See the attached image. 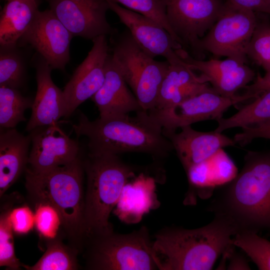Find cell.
<instances>
[{
	"label": "cell",
	"mask_w": 270,
	"mask_h": 270,
	"mask_svg": "<svg viewBox=\"0 0 270 270\" xmlns=\"http://www.w3.org/2000/svg\"><path fill=\"white\" fill-rule=\"evenodd\" d=\"M181 130H162L172 143L174 150L185 170L192 165L204 162L224 147L234 146V139L216 132H200L190 126L180 128Z\"/></svg>",
	"instance_id": "17"
},
{
	"label": "cell",
	"mask_w": 270,
	"mask_h": 270,
	"mask_svg": "<svg viewBox=\"0 0 270 270\" xmlns=\"http://www.w3.org/2000/svg\"><path fill=\"white\" fill-rule=\"evenodd\" d=\"M256 96L244 92L226 96L216 90L202 92L179 104L162 109L148 111L151 119L162 130L178 128L202 120H218L231 106Z\"/></svg>",
	"instance_id": "9"
},
{
	"label": "cell",
	"mask_w": 270,
	"mask_h": 270,
	"mask_svg": "<svg viewBox=\"0 0 270 270\" xmlns=\"http://www.w3.org/2000/svg\"><path fill=\"white\" fill-rule=\"evenodd\" d=\"M10 210L2 212L0 218V266L19 270L22 264L16 257L14 248V232L10 220Z\"/></svg>",
	"instance_id": "31"
},
{
	"label": "cell",
	"mask_w": 270,
	"mask_h": 270,
	"mask_svg": "<svg viewBox=\"0 0 270 270\" xmlns=\"http://www.w3.org/2000/svg\"><path fill=\"white\" fill-rule=\"evenodd\" d=\"M84 162L78 157L67 164L42 172L26 170V186L38 204L46 203L59 213L62 225L72 238H85Z\"/></svg>",
	"instance_id": "5"
},
{
	"label": "cell",
	"mask_w": 270,
	"mask_h": 270,
	"mask_svg": "<svg viewBox=\"0 0 270 270\" xmlns=\"http://www.w3.org/2000/svg\"><path fill=\"white\" fill-rule=\"evenodd\" d=\"M88 56L77 67L63 91L65 114L70 116L84 101L92 98L102 85L110 50L106 36L94 38Z\"/></svg>",
	"instance_id": "11"
},
{
	"label": "cell",
	"mask_w": 270,
	"mask_h": 270,
	"mask_svg": "<svg viewBox=\"0 0 270 270\" xmlns=\"http://www.w3.org/2000/svg\"><path fill=\"white\" fill-rule=\"evenodd\" d=\"M244 163L234 179L218 188L207 210L226 218L238 232L270 234V149L248 152Z\"/></svg>",
	"instance_id": "1"
},
{
	"label": "cell",
	"mask_w": 270,
	"mask_h": 270,
	"mask_svg": "<svg viewBox=\"0 0 270 270\" xmlns=\"http://www.w3.org/2000/svg\"><path fill=\"white\" fill-rule=\"evenodd\" d=\"M31 138L15 128L2 129L0 135V195L20 176L28 164Z\"/></svg>",
	"instance_id": "21"
},
{
	"label": "cell",
	"mask_w": 270,
	"mask_h": 270,
	"mask_svg": "<svg viewBox=\"0 0 270 270\" xmlns=\"http://www.w3.org/2000/svg\"><path fill=\"white\" fill-rule=\"evenodd\" d=\"M169 24L182 47L200 56V39L216 22L224 7L222 0H165Z\"/></svg>",
	"instance_id": "10"
},
{
	"label": "cell",
	"mask_w": 270,
	"mask_h": 270,
	"mask_svg": "<svg viewBox=\"0 0 270 270\" xmlns=\"http://www.w3.org/2000/svg\"><path fill=\"white\" fill-rule=\"evenodd\" d=\"M46 250L34 266L22 264L28 270H74L78 268L76 252L56 237L48 239Z\"/></svg>",
	"instance_id": "25"
},
{
	"label": "cell",
	"mask_w": 270,
	"mask_h": 270,
	"mask_svg": "<svg viewBox=\"0 0 270 270\" xmlns=\"http://www.w3.org/2000/svg\"><path fill=\"white\" fill-rule=\"evenodd\" d=\"M10 220L14 232L20 234L29 232L35 226L34 214L28 206L10 210Z\"/></svg>",
	"instance_id": "34"
},
{
	"label": "cell",
	"mask_w": 270,
	"mask_h": 270,
	"mask_svg": "<svg viewBox=\"0 0 270 270\" xmlns=\"http://www.w3.org/2000/svg\"><path fill=\"white\" fill-rule=\"evenodd\" d=\"M14 46H0V86L18 89L24 83L25 69L22 58Z\"/></svg>",
	"instance_id": "29"
},
{
	"label": "cell",
	"mask_w": 270,
	"mask_h": 270,
	"mask_svg": "<svg viewBox=\"0 0 270 270\" xmlns=\"http://www.w3.org/2000/svg\"><path fill=\"white\" fill-rule=\"evenodd\" d=\"M257 22L256 12L226 0L218 18L200 39L199 50L246 63V49Z\"/></svg>",
	"instance_id": "8"
},
{
	"label": "cell",
	"mask_w": 270,
	"mask_h": 270,
	"mask_svg": "<svg viewBox=\"0 0 270 270\" xmlns=\"http://www.w3.org/2000/svg\"><path fill=\"white\" fill-rule=\"evenodd\" d=\"M153 180L138 178L124 186L115 212L118 216L127 223L140 222L142 216L154 208L156 202Z\"/></svg>",
	"instance_id": "22"
},
{
	"label": "cell",
	"mask_w": 270,
	"mask_h": 270,
	"mask_svg": "<svg viewBox=\"0 0 270 270\" xmlns=\"http://www.w3.org/2000/svg\"><path fill=\"white\" fill-rule=\"evenodd\" d=\"M213 90L208 79L202 74H196L185 62L170 64L153 109L172 106L202 92Z\"/></svg>",
	"instance_id": "20"
},
{
	"label": "cell",
	"mask_w": 270,
	"mask_h": 270,
	"mask_svg": "<svg viewBox=\"0 0 270 270\" xmlns=\"http://www.w3.org/2000/svg\"><path fill=\"white\" fill-rule=\"evenodd\" d=\"M87 186L84 196V236L87 240L114 231L109 222L124 186L135 176L118 155L88 154L84 161Z\"/></svg>",
	"instance_id": "4"
},
{
	"label": "cell",
	"mask_w": 270,
	"mask_h": 270,
	"mask_svg": "<svg viewBox=\"0 0 270 270\" xmlns=\"http://www.w3.org/2000/svg\"><path fill=\"white\" fill-rule=\"evenodd\" d=\"M88 265L96 270H154L155 262L147 228L131 232H113L88 240Z\"/></svg>",
	"instance_id": "7"
},
{
	"label": "cell",
	"mask_w": 270,
	"mask_h": 270,
	"mask_svg": "<svg viewBox=\"0 0 270 270\" xmlns=\"http://www.w3.org/2000/svg\"><path fill=\"white\" fill-rule=\"evenodd\" d=\"M270 120V90L260 94L250 104L240 108L228 118L217 120L216 132H222L226 130L250 126Z\"/></svg>",
	"instance_id": "24"
},
{
	"label": "cell",
	"mask_w": 270,
	"mask_h": 270,
	"mask_svg": "<svg viewBox=\"0 0 270 270\" xmlns=\"http://www.w3.org/2000/svg\"><path fill=\"white\" fill-rule=\"evenodd\" d=\"M33 102L22 96L18 89L0 86V126L2 129L14 128L26 120L25 111Z\"/></svg>",
	"instance_id": "26"
},
{
	"label": "cell",
	"mask_w": 270,
	"mask_h": 270,
	"mask_svg": "<svg viewBox=\"0 0 270 270\" xmlns=\"http://www.w3.org/2000/svg\"><path fill=\"white\" fill-rule=\"evenodd\" d=\"M73 36L50 9L38 12L20 40L34 48L52 70H64L70 61Z\"/></svg>",
	"instance_id": "12"
},
{
	"label": "cell",
	"mask_w": 270,
	"mask_h": 270,
	"mask_svg": "<svg viewBox=\"0 0 270 270\" xmlns=\"http://www.w3.org/2000/svg\"><path fill=\"white\" fill-rule=\"evenodd\" d=\"M52 69L43 59L36 66L37 90L32 108L30 118L26 130L56 124L65 114L63 91L53 82L51 77Z\"/></svg>",
	"instance_id": "19"
},
{
	"label": "cell",
	"mask_w": 270,
	"mask_h": 270,
	"mask_svg": "<svg viewBox=\"0 0 270 270\" xmlns=\"http://www.w3.org/2000/svg\"><path fill=\"white\" fill-rule=\"evenodd\" d=\"M32 148L28 164L36 172H46L70 163L79 157L78 143L56 124L30 132Z\"/></svg>",
	"instance_id": "15"
},
{
	"label": "cell",
	"mask_w": 270,
	"mask_h": 270,
	"mask_svg": "<svg viewBox=\"0 0 270 270\" xmlns=\"http://www.w3.org/2000/svg\"><path fill=\"white\" fill-rule=\"evenodd\" d=\"M92 98L100 118L124 116L142 110L112 54L106 63L104 83Z\"/></svg>",
	"instance_id": "18"
},
{
	"label": "cell",
	"mask_w": 270,
	"mask_h": 270,
	"mask_svg": "<svg viewBox=\"0 0 270 270\" xmlns=\"http://www.w3.org/2000/svg\"><path fill=\"white\" fill-rule=\"evenodd\" d=\"M38 11L36 0H8L0 13V46H15L28 29Z\"/></svg>",
	"instance_id": "23"
},
{
	"label": "cell",
	"mask_w": 270,
	"mask_h": 270,
	"mask_svg": "<svg viewBox=\"0 0 270 270\" xmlns=\"http://www.w3.org/2000/svg\"><path fill=\"white\" fill-rule=\"evenodd\" d=\"M214 184L216 188L232 181L238 174L237 168L222 148L209 158Z\"/></svg>",
	"instance_id": "33"
},
{
	"label": "cell",
	"mask_w": 270,
	"mask_h": 270,
	"mask_svg": "<svg viewBox=\"0 0 270 270\" xmlns=\"http://www.w3.org/2000/svg\"><path fill=\"white\" fill-rule=\"evenodd\" d=\"M6 0L8 1V0Z\"/></svg>",
	"instance_id": "39"
},
{
	"label": "cell",
	"mask_w": 270,
	"mask_h": 270,
	"mask_svg": "<svg viewBox=\"0 0 270 270\" xmlns=\"http://www.w3.org/2000/svg\"><path fill=\"white\" fill-rule=\"evenodd\" d=\"M238 232L226 218L214 216L208 224L195 229L167 227L154 236V258L160 270H210L218 258L234 246Z\"/></svg>",
	"instance_id": "2"
},
{
	"label": "cell",
	"mask_w": 270,
	"mask_h": 270,
	"mask_svg": "<svg viewBox=\"0 0 270 270\" xmlns=\"http://www.w3.org/2000/svg\"><path fill=\"white\" fill-rule=\"evenodd\" d=\"M107 1L110 10L116 14L137 44L148 56L154 58L162 56L172 64L184 63L177 53L183 48L163 26L148 17Z\"/></svg>",
	"instance_id": "14"
},
{
	"label": "cell",
	"mask_w": 270,
	"mask_h": 270,
	"mask_svg": "<svg viewBox=\"0 0 270 270\" xmlns=\"http://www.w3.org/2000/svg\"><path fill=\"white\" fill-rule=\"evenodd\" d=\"M235 247L234 245L232 246L222 254V264H224L226 260H228L229 262L227 266L228 270H250L246 258L236 252Z\"/></svg>",
	"instance_id": "36"
},
{
	"label": "cell",
	"mask_w": 270,
	"mask_h": 270,
	"mask_svg": "<svg viewBox=\"0 0 270 270\" xmlns=\"http://www.w3.org/2000/svg\"><path fill=\"white\" fill-rule=\"evenodd\" d=\"M35 226L39 233L47 240L56 237L62 225L56 210L46 203L38 204L34 213Z\"/></svg>",
	"instance_id": "32"
},
{
	"label": "cell",
	"mask_w": 270,
	"mask_h": 270,
	"mask_svg": "<svg viewBox=\"0 0 270 270\" xmlns=\"http://www.w3.org/2000/svg\"><path fill=\"white\" fill-rule=\"evenodd\" d=\"M177 52L190 68L200 72L214 90L224 96H235L238 90L244 88L256 77L254 72L246 63L232 58L203 60L194 58L184 49Z\"/></svg>",
	"instance_id": "16"
},
{
	"label": "cell",
	"mask_w": 270,
	"mask_h": 270,
	"mask_svg": "<svg viewBox=\"0 0 270 270\" xmlns=\"http://www.w3.org/2000/svg\"><path fill=\"white\" fill-rule=\"evenodd\" d=\"M50 9L73 36L93 40L114 35L116 30L107 20V0H48Z\"/></svg>",
	"instance_id": "13"
},
{
	"label": "cell",
	"mask_w": 270,
	"mask_h": 270,
	"mask_svg": "<svg viewBox=\"0 0 270 270\" xmlns=\"http://www.w3.org/2000/svg\"><path fill=\"white\" fill-rule=\"evenodd\" d=\"M124 6L153 20L163 26L180 44L168 20L165 0H108ZM181 45V44H180Z\"/></svg>",
	"instance_id": "30"
},
{
	"label": "cell",
	"mask_w": 270,
	"mask_h": 270,
	"mask_svg": "<svg viewBox=\"0 0 270 270\" xmlns=\"http://www.w3.org/2000/svg\"><path fill=\"white\" fill-rule=\"evenodd\" d=\"M72 128L78 136L87 138L92 154L142 152L162 158L174 150L162 128L144 110L136 112L134 117L128 114L94 120L82 113Z\"/></svg>",
	"instance_id": "3"
},
{
	"label": "cell",
	"mask_w": 270,
	"mask_h": 270,
	"mask_svg": "<svg viewBox=\"0 0 270 270\" xmlns=\"http://www.w3.org/2000/svg\"><path fill=\"white\" fill-rule=\"evenodd\" d=\"M242 131L236 134L234 140L243 146L250 143L254 139H270V120L242 128Z\"/></svg>",
	"instance_id": "35"
},
{
	"label": "cell",
	"mask_w": 270,
	"mask_h": 270,
	"mask_svg": "<svg viewBox=\"0 0 270 270\" xmlns=\"http://www.w3.org/2000/svg\"><path fill=\"white\" fill-rule=\"evenodd\" d=\"M244 88L246 89V93L256 96L270 90V70L266 71L264 76L258 74L254 82L247 85Z\"/></svg>",
	"instance_id": "38"
},
{
	"label": "cell",
	"mask_w": 270,
	"mask_h": 270,
	"mask_svg": "<svg viewBox=\"0 0 270 270\" xmlns=\"http://www.w3.org/2000/svg\"><path fill=\"white\" fill-rule=\"evenodd\" d=\"M256 12L270 14V0H226Z\"/></svg>",
	"instance_id": "37"
},
{
	"label": "cell",
	"mask_w": 270,
	"mask_h": 270,
	"mask_svg": "<svg viewBox=\"0 0 270 270\" xmlns=\"http://www.w3.org/2000/svg\"><path fill=\"white\" fill-rule=\"evenodd\" d=\"M112 56L144 110L154 108L170 64L146 53L126 29L113 40Z\"/></svg>",
	"instance_id": "6"
},
{
	"label": "cell",
	"mask_w": 270,
	"mask_h": 270,
	"mask_svg": "<svg viewBox=\"0 0 270 270\" xmlns=\"http://www.w3.org/2000/svg\"><path fill=\"white\" fill-rule=\"evenodd\" d=\"M233 244L242 250L258 270H270V242L255 232L242 231L232 238Z\"/></svg>",
	"instance_id": "27"
},
{
	"label": "cell",
	"mask_w": 270,
	"mask_h": 270,
	"mask_svg": "<svg viewBox=\"0 0 270 270\" xmlns=\"http://www.w3.org/2000/svg\"><path fill=\"white\" fill-rule=\"evenodd\" d=\"M246 54L256 64L270 70V21L266 18H260L248 43Z\"/></svg>",
	"instance_id": "28"
}]
</instances>
